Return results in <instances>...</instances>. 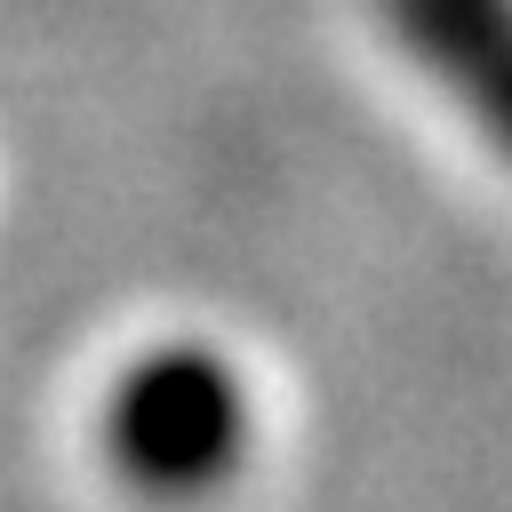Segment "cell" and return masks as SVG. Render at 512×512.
Here are the masks:
<instances>
[{
	"label": "cell",
	"mask_w": 512,
	"mask_h": 512,
	"mask_svg": "<svg viewBox=\"0 0 512 512\" xmlns=\"http://www.w3.org/2000/svg\"><path fill=\"white\" fill-rule=\"evenodd\" d=\"M424 80L512 160V0H376Z\"/></svg>",
	"instance_id": "7a4b0ae2"
},
{
	"label": "cell",
	"mask_w": 512,
	"mask_h": 512,
	"mask_svg": "<svg viewBox=\"0 0 512 512\" xmlns=\"http://www.w3.org/2000/svg\"><path fill=\"white\" fill-rule=\"evenodd\" d=\"M104 456L152 504L216 496L248 456V384L208 344H160L104 400Z\"/></svg>",
	"instance_id": "6da1fadb"
}]
</instances>
